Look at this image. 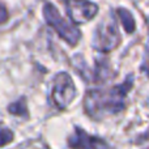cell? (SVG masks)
<instances>
[{"label":"cell","instance_id":"cell-1","mask_svg":"<svg viewBox=\"0 0 149 149\" xmlns=\"http://www.w3.org/2000/svg\"><path fill=\"white\" fill-rule=\"evenodd\" d=\"M131 84L126 82L119 86L110 89H97L92 90L85 98V109L90 115L100 114H114L123 109V100L128 92Z\"/></svg>","mask_w":149,"mask_h":149},{"label":"cell","instance_id":"cell-2","mask_svg":"<svg viewBox=\"0 0 149 149\" xmlns=\"http://www.w3.org/2000/svg\"><path fill=\"white\" fill-rule=\"evenodd\" d=\"M43 15L46 17V21L49 22V25H51L64 41H67L70 45L77 43V41L80 39V31L74 28L72 24L67 22L63 17H60V15L55 9L54 5L51 4L45 5Z\"/></svg>","mask_w":149,"mask_h":149},{"label":"cell","instance_id":"cell-3","mask_svg":"<svg viewBox=\"0 0 149 149\" xmlns=\"http://www.w3.org/2000/svg\"><path fill=\"white\" fill-rule=\"evenodd\" d=\"M76 95L73 81L67 73H59L54 81L52 101L58 107H67Z\"/></svg>","mask_w":149,"mask_h":149},{"label":"cell","instance_id":"cell-4","mask_svg":"<svg viewBox=\"0 0 149 149\" xmlns=\"http://www.w3.org/2000/svg\"><path fill=\"white\" fill-rule=\"evenodd\" d=\"M119 41H120V37H119V31L115 25V21L110 20L101 24L94 39V45L98 50L110 51V50L115 49L118 46Z\"/></svg>","mask_w":149,"mask_h":149},{"label":"cell","instance_id":"cell-5","mask_svg":"<svg viewBox=\"0 0 149 149\" xmlns=\"http://www.w3.org/2000/svg\"><path fill=\"white\" fill-rule=\"evenodd\" d=\"M65 8H67L68 16L74 24H81L92 20L98 9L97 5L86 0H68Z\"/></svg>","mask_w":149,"mask_h":149},{"label":"cell","instance_id":"cell-6","mask_svg":"<svg viewBox=\"0 0 149 149\" xmlns=\"http://www.w3.org/2000/svg\"><path fill=\"white\" fill-rule=\"evenodd\" d=\"M70 145L74 149H107V145L101 139L93 137L81 130H76L70 139Z\"/></svg>","mask_w":149,"mask_h":149},{"label":"cell","instance_id":"cell-7","mask_svg":"<svg viewBox=\"0 0 149 149\" xmlns=\"http://www.w3.org/2000/svg\"><path fill=\"white\" fill-rule=\"evenodd\" d=\"M118 15H119L120 21L123 22L124 29H126L128 33H131V31L135 29V21H134V18H132V16L130 15L127 10H124V9H119L118 10Z\"/></svg>","mask_w":149,"mask_h":149},{"label":"cell","instance_id":"cell-8","mask_svg":"<svg viewBox=\"0 0 149 149\" xmlns=\"http://www.w3.org/2000/svg\"><path fill=\"white\" fill-rule=\"evenodd\" d=\"M10 140H12V132L7 128L0 130V147L5 145L7 143H9Z\"/></svg>","mask_w":149,"mask_h":149},{"label":"cell","instance_id":"cell-9","mask_svg":"<svg viewBox=\"0 0 149 149\" xmlns=\"http://www.w3.org/2000/svg\"><path fill=\"white\" fill-rule=\"evenodd\" d=\"M8 18V13H7V9H5L4 7H3L1 4H0V22H3V21H5Z\"/></svg>","mask_w":149,"mask_h":149}]
</instances>
